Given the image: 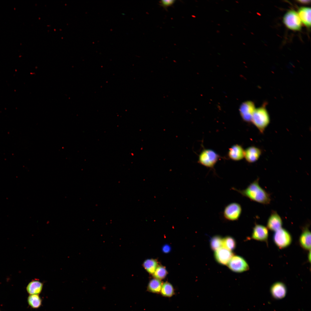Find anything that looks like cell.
<instances>
[{
	"instance_id": "obj_1",
	"label": "cell",
	"mask_w": 311,
	"mask_h": 311,
	"mask_svg": "<svg viewBox=\"0 0 311 311\" xmlns=\"http://www.w3.org/2000/svg\"><path fill=\"white\" fill-rule=\"evenodd\" d=\"M232 189L251 200L260 204H268L271 201L270 194L260 186L258 178L250 184L244 189H238L234 187Z\"/></svg>"
},
{
	"instance_id": "obj_2",
	"label": "cell",
	"mask_w": 311,
	"mask_h": 311,
	"mask_svg": "<svg viewBox=\"0 0 311 311\" xmlns=\"http://www.w3.org/2000/svg\"><path fill=\"white\" fill-rule=\"evenodd\" d=\"M265 105V103L261 107L255 109L251 121L262 133L269 124L270 120Z\"/></svg>"
},
{
	"instance_id": "obj_3",
	"label": "cell",
	"mask_w": 311,
	"mask_h": 311,
	"mask_svg": "<svg viewBox=\"0 0 311 311\" xmlns=\"http://www.w3.org/2000/svg\"><path fill=\"white\" fill-rule=\"evenodd\" d=\"M283 22L286 26L291 30L298 31L301 29V21L298 13L294 10H290L285 14Z\"/></svg>"
},
{
	"instance_id": "obj_4",
	"label": "cell",
	"mask_w": 311,
	"mask_h": 311,
	"mask_svg": "<svg viewBox=\"0 0 311 311\" xmlns=\"http://www.w3.org/2000/svg\"><path fill=\"white\" fill-rule=\"evenodd\" d=\"M242 212L241 205L237 202H232L226 205L224 209L223 215L226 220L234 221L240 218Z\"/></svg>"
},
{
	"instance_id": "obj_5",
	"label": "cell",
	"mask_w": 311,
	"mask_h": 311,
	"mask_svg": "<svg viewBox=\"0 0 311 311\" xmlns=\"http://www.w3.org/2000/svg\"><path fill=\"white\" fill-rule=\"evenodd\" d=\"M275 232L273 236V240L275 244L278 248H285L291 244L292 238L288 231L281 228Z\"/></svg>"
},
{
	"instance_id": "obj_6",
	"label": "cell",
	"mask_w": 311,
	"mask_h": 311,
	"mask_svg": "<svg viewBox=\"0 0 311 311\" xmlns=\"http://www.w3.org/2000/svg\"><path fill=\"white\" fill-rule=\"evenodd\" d=\"M219 158V155L213 150L205 149L200 155L198 161L204 166L212 168L216 163Z\"/></svg>"
},
{
	"instance_id": "obj_7",
	"label": "cell",
	"mask_w": 311,
	"mask_h": 311,
	"mask_svg": "<svg viewBox=\"0 0 311 311\" xmlns=\"http://www.w3.org/2000/svg\"><path fill=\"white\" fill-rule=\"evenodd\" d=\"M227 265L231 270L237 273L243 272L249 269L248 264L245 259L238 255H234Z\"/></svg>"
},
{
	"instance_id": "obj_8",
	"label": "cell",
	"mask_w": 311,
	"mask_h": 311,
	"mask_svg": "<svg viewBox=\"0 0 311 311\" xmlns=\"http://www.w3.org/2000/svg\"><path fill=\"white\" fill-rule=\"evenodd\" d=\"M255 109L253 102L248 101L243 103L240 107V114L243 120L247 122H251Z\"/></svg>"
},
{
	"instance_id": "obj_9",
	"label": "cell",
	"mask_w": 311,
	"mask_h": 311,
	"mask_svg": "<svg viewBox=\"0 0 311 311\" xmlns=\"http://www.w3.org/2000/svg\"><path fill=\"white\" fill-rule=\"evenodd\" d=\"M234 256L232 251L221 247L215 251L214 257L217 261L222 265H227Z\"/></svg>"
},
{
	"instance_id": "obj_10",
	"label": "cell",
	"mask_w": 311,
	"mask_h": 311,
	"mask_svg": "<svg viewBox=\"0 0 311 311\" xmlns=\"http://www.w3.org/2000/svg\"><path fill=\"white\" fill-rule=\"evenodd\" d=\"M268 236V231L267 227L256 224L254 227L251 235L253 239L267 242Z\"/></svg>"
},
{
	"instance_id": "obj_11",
	"label": "cell",
	"mask_w": 311,
	"mask_h": 311,
	"mask_svg": "<svg viewBox=\"0 0 311 311\" xmlns=\"http://www.w3.org/2000/svg\"><path fill=\"white\" fill-rule=\"evenodd\" d=\"M282 221L277 212L272 211L267 223V228L271 231L275 232L282 228Z\"/></svg>"
},
{
	"instance_id": "obj_12",
	"label": "cell",
	"mask_w": 311,
	"mask_h": 311,
	"mask_svg": "<svg viewBox=\"0 0 311 311\" xmlns=\"http://www.w3.org/2000/svg\"><path fill=\"white\" fill-rule=\"evenodd\" d=\"M261 153V150L258 148L251 146L244 150V157L249 163L256 161L259 158Z\"/></svg>"
},
{
	"instance_id": "obj_13",
	"label": "cell",
	"mask_w": 311,
	"mask_h": 311,
	"mask_svg": "<svg viewBox=\"0 0 311 311\" xmlns=\"http://www.w3.org/2000/svg\"><path fill=\"white\" fill-rule=\"evenodd\" d=\"M270 291L272 296L275 298L281 299L285 297L287 292L285 285L281 282H277L272 286Z\"/></svg>"
},
{
	"instance_id": "obj_14",
	"label": "cell",
	"mask_w": 311,
	"mask_h": 311,
	"mask_svg": "<svg viewBox=\"0 0 311 311\" xmlns=\"http://www.w3.org/2000/svg\"><path fill=\"white\" fill-rule=\"evenodd\" d=\"M299 242L301 246L304 249L310 250L311 249V232L306 226L303 228L300 236Z\"/></svg>"
},
{
	"instance_id": "obj_15",
	"label": "cell",
	"mask_w": 311,
	"mask_h": 311,
	"mask_svg": "<svg viewBox=\"0 0 311 311\" xmlns=\"http://www.w3.org/2000/svg\"><path fill=\"white\" fill-rule=\"evenodd\" d=\"M43 284L37 279L32 280L27 285L26 290L29 295H39L41 292Z\"/></svg>"
},
{
	"instance_id": "obj_16",
	"label": "cell",
	"mask_w": 311,
	"mask_h": 311,
	"mask_svg": "<svg viewBox=\"0 0 311 311\" xmlns=\"http://www.w3.org/2000/svg\"><path fill=\"white\" fill-rule=\"evenodd\" d=\"M228 156L230 159L234 161H238L244 157V150L240 145H235L230 149Z\"/></svg>"
},
{
	"instance_id": "obj_17",
	"label": "cell",
	"mask_w": 311,
	"mask_h": 311,
	"mask_svg": "<svg viewBox=\"0 0 311 311\" xmlns=\"http://www.w3.org/2000/svg\"><path fill=\"white\" fill-rule=\"evenodd\" d=\"M298 14L302 23L308 28L311 26V8L302 7L299 8Z\"/></svg>"
},
{
	"instance_id": "obj_18",
	"label": "cell",
	"mask_w": 311,
	"mask_h": 311,
	"mask_svg": "<svg viewBox=\"0 0 311 311\" xmlns=\"http://www.w3.org/2000/svg\"><path fill=\"white\" fill-rule=\"evenodd\" d=\"M162 284L160 280L155 278L153 279L148 283L147 290L152 293H160Z\"/></svg>"
},
{
	"instance_id": "obj_19",
	"label": "cell",
	"mask_w": 311,
	"mask_h": 311,
	"mask_svg": "<svg viewBox=\"0 0 311 311\" xmlns=\"http://www.w3.org/2000/svg\"><path fill=\"white\" fill-rule=\"evenodd\" d=\"M160 293L163 297H170L174 294V289L171 284L165 282L162 283Z\"/></svg>"
},
{
	"instance_id": "obj_20",
	"label": "cell",
	"mask_w": 311,
	"mask_h": 311,
	"mask_svg": "<svg viewBox=\"0 0 311 311\" xmlns=\"http://www.w3.org/2000/svg\"><path fill=\"white\" fill-rule=\"evenodd\" d=\"M143 267L149 273L153 274L158 266L157 261L153 259L145 260L143 262Z\"/></svg>"
},
{
	"instance_id": "obj_21",
	"label": "cell",
	"mask_w": 311,
	"mask_h": 311,
	"mask_svg": "<svg viewBox=\"0 0 311 311\" xmlns=\"http://www.w3.org/2000/svg\"><path fill=\"white\" fill-rule=\"evenodd\" d=\"M39 295H29L27 298L29 306L33 309L39 308L42 304V299Z\"/></svg>"
},
{
	"instance_id": "obj_22",
	"label": "cell",
	"mask_w": 311,
	"mask_h": 311,
	"mask_svg": "<svg viewBox=\"0 0 311 311\" xmlns=\"http://www.w3.org/2000/svg\"><path fill=\"white\" fill-rule=\"evenodd\" d=\"M236 246V241L233 237L227 236L223 238V247L232 251L235 249Z\"/></svg>"
},
{
	"instance_id": "obj_23",
	"label": "cell",
	"mask_w": 311,
	"mask_h": 311,
	"mask_svg": "<svg viewBox=\"0 0 311 311\" xmlns=\"http://www.w3.org/2000/svg\"><path fill=\"white\" fill-rule=\"evenodd\" d=\"M223 238L218 235L213 237L210 241V247L212 249L215 251L222 246Z\"/></svg>"
},
{
	"instance_id": "obj_24",
	"label": "cell",
	"mask_w": 311,
	"mask_h": 311,
	"mask_svg": "<svg viewBox=\"0 0 311 311\" xmlns=\"http://www.w3.org/2000/svg\"><path fill=\"white\" fill-rule=\"evenodd\" d=\"M167 274V272L164 267L158 266L153 274L154 278L161 280L164 278Z\"/></svg>"
},
{
	"instance_id": "obj_25",
	"label": "cell",
	"mask_w": 311,
	"mask_h": 311,
	"mask_svg": "<svg viewBox=\"0 0 311 311\" xmlns=\"http://www.w3.org/2000/svg\"><path fill=\"white\" fill-rule=\"evenodd\" d=\"M175 1L174 0H162L159 1V5L165 9L167 10L168 7L172 6Z\"/></svg>"
},
{
	"instance_id": "obj_26",
	"label": "cell",
	"mask_w": 311,
	"mask_h": 311,
	"mask_svg": "<svg viewBox=\"0 0 311 311\" xmlns=\"http://www.w3.org/2000/svg\"><path fill=\"white\" fill-rule=\"evenodd\" d=\"M170 246L168 244L164 245L162 248V251L165 253H169L170 251Z\"/></svg>"
},
{
	"instance_id": "obj_27",
	"label": "cell",
	"mask_w": 311,
	"mask_h": 311,
	"mask_svg": "<svg viewBox=\"0 0 311 311\" xmlns=\"http://www.w3.org/2000/svg\"><path fill=\"white\" fill-rule=\"evenodd\" d=\"M298 2L303 4H308L310 3V0H298L297 1Z\"/></svg>"
},
{
	"instance_id": "obj_28",
	"label": "cell",
	"mask_w": 311,
	"mask_h": 311,
	"mask_svg": "<svg viewBox=\"0 0 311 311\" xmlns=\"http://www.w3.org/2000/svg\"><path fill=\"white\" fill-rule=\"evenodd\" d=\"M310 255H311L310 251V253H309V255H308V256H308V259H309V261H310Z\"/></svg>"
}]
</instances>
